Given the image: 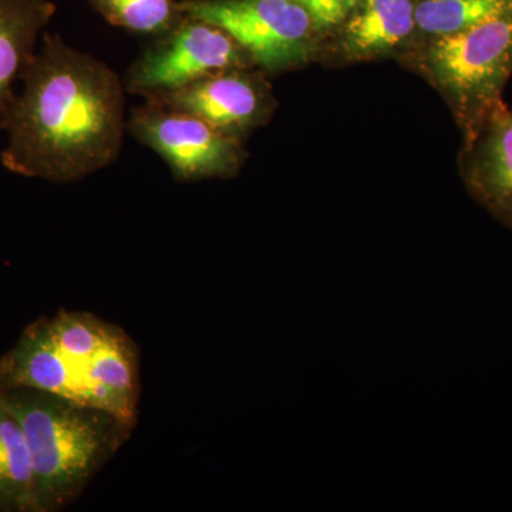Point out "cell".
Returning <instances> with one entry per match:
<instances>
[{
	"mask_svg": "<svg viewBox=\"0 0 512 512\" xmlns=\"http://www.w3.org/2000/svg\"><path fill=\"white\" fill-rule=\"evenodd\" d=\"M20 80L23 92L10 109L0 157L6 170L70 184L116 163L127 92L109 64L45 33Z\"/></svg>",
	"mask_w": 512,
	"mask_h": 512,
	"instance_id": "cell-1",
	"label": "cell"
},
{
	"mask_svg": "<svg viewBox=\"0 0 512 512\" xmlns=\"http://www.w3.org/2000/svg\"><path fill=\"white\" fill-rule=\"evenodd\" d=\"M0 394L25 431L39 512L73 504L133 434L116 414L59 394L29 387Z\"/></svg>",
	"mask_w": 512,
	"mask_h": 512,
	"instance_id": "cell-2",
	"label": "cell"
},
{
	"mask_svg": "<svg viewBox=\"0 0 512 512\" xmlns=\"http://www.w3.org/2000/svg\"><path fill=\"white\" fill-rule=\"evenodd\" d=\"M420 72L450 104L464 144L504 107L512 74V12L463 32L430 37L416 56Z\"/></svg>",
	"mask_w": 512,
	"mask_h": 512,
	"instance_id": "cell-3",
	"label": "cell"
},
{
	"mask_svg": "<svg viewBox=\"0 0 512 512\" xmlns=\"http://www.w3.org/2000/svg\"><path fill=\"white\" fill-rule=\"evenodd\" d=\"M19 370L26 386L107 410L136 429L140 357L126 332L100 355H69L56 348L42 318L22 350Z\"/></svg>",
	"mask_w": 512,
	"mask_h": 512,
	"instance_id": "cell-4",
	"label": "cell"
},
{
	"mask_svg": "<svg viewBox=\"0 0 512 512\" xmlns=\"http://www.w3.org/2000/svg\"><path fill=\"white\" fill-rule=\"evenodd\" d=\"M180 10L225 30L265 72L296 69L315 53L311 19L293 0H183Z\"/></svg>",
	"mask_w": 512,
	"mask_h": 512,
	"instance_id": "cell-5",
	"label": "cell"
},
{
	"mask_svg": "<svg viewBox=\"0 0 512 512\" xmlns=\"http://www.w3.org/2000/svg\"><path fill=\"white\" fill-rule=\"evenodd\" d=\"M252 64L225 30L184 15L175 28L134 60L124 77V89L148 99L224 70L249 69Z\"/></svg>",
	"mask_w": 512,
	"mask_h": 512,
	"instance_id": "cell-6",
	"label": "cell"
},
{
	"mask_svg": "<svg viewBox=\"0 0 512 512\" xmlns=\"http://www.w3.org/2000/svg\"><path fill=\"white\" fill-rule=\"evenodd\" d=\"M127 130L156 151L181 183L234 177L244 163L241 138L157 101L134 107Z\"/></svg>",
	"mask_w": 512,
	"mask_h": 512,
	"instance_id": "cell-7",
	"label": "cell"
},
{
	"mask_svg": "<svg viewBox=\"0 0 512 512\" xmlns=\"http://www.w3.org/2000/svg\"><path fill=\"white\" fill-rule=\"evenodd\" d=\"M150 101L188 111L221 131L241 138L271 116L274 99L268 84L249 69H229Z\"/></svg>",
	"mask_w": 512,
	"mask_h": 512,
	"instance_id": "cell-8",
	"label": "cell"
},
{
	"mask_svg": "<svg viewBox=\"0 0 512 512\" xmlns=\"http://www.w3.org/2000/svg\"><path fill=\"white\" fill-rule=\"evenodd\" d=\"M463 177L471 197L512 232V110L501 107L464 146Z\"/></svg>",
	"mask_w": 512,
	"mask_h": 512,
	"instance_id": "cell-9",
	"label": "cell"
},
{
	"mask_svg": "<svg viewBox=\"0 0 512 512\" xmlns=\"http://www.w3.org/2000/svg\"><path fill=\"white\" fill-rule=\"evenodd\" d=\"M55 13L52 0H0V130L16 99L13 84L35 56L37 37Z\"/></svg>",
	"mask_w": 512,
	"mask_h": 512,
	"instance_id": "cell-10",
	"label": "cell"
},
{
	"mask_svg": "<svg viewBox=\"0 0 512 512\" xmlns=\"http://www.w3.org/2000/svg\"><path fill=\"white\" fill-rule=\"evenodd\" d=\"M412 0H363L343 23L340 52L352 62L400 49L416 30Z\"/></svg>",
	"mask_w": 512,
	"mask_h": 512,
	"instance_id": "cell-11",
	"label": "cell"
},
{
	"mask_svg": "<svg viewBox=\"0 0 512 512\" xmlns=\"http://www.w3.org/2000/svg\"><path fill=\"white\" fill-rule=\"evenodd\" d=\"M0 512H39L25 431L0 394Z\"/></svg>",
	"mask_w": 512,
	"mask_h": 512,
	"instance_id": "cell-12",
	"label": "cell"
},
{
	"mask_svg": "<svg viewBox=\"0 0 512 512\" xmlns=\"http://www.w3.org/2000/svg\"><path fill=\"white\" fill-rule=\"evenodd\" d=\"M512 12V0H423L416 5V29L430 37L453 35Z\"/></svg>",
	"mask_w": 512,
	"mask_h": 512,
	"instance_id": "cell-13",
	"label": "cell"
},
{
	"mask_svg": "<svg viewBox=\"0 0 512 512\" xmlns=\"http://www.w3.org/2000/svg\"><path fill=\"white\" fill-rule=\"evenodd\" d=\"M110 25L140 35L163 36L183 19L177 0H90Z\"/></svg>",
	"mask_w": 512,
	"mask_h": 512,
	"instance_id": "cell-14",
	"label": "cell"
},
{
	"mask_svg": "<svg viewBox=\"0 0 512 512\" xmlns=\"http://www.w3.org/2000/svg\"><path fill=\"white\" fill-rule=\"evenodd\" d=\"M301 5L311 19L316 36L339 28L363 0H293Z\"/></svg>",
	"mask_w": 512,
	"mask_h": 512,
	"instance_id": "cell-15",
	"label": "cell"
}]
</instances>
